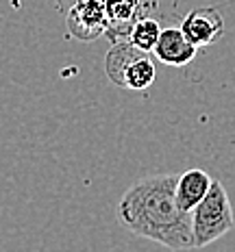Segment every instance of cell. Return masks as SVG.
Here are the masks:
<instances>
[{"mask_svg":"<svg viewBox=\"0 0 235 252\" xmlns=\"http://www.w3.org/2000/svg\"><path fill=\"white\" fill-rule=\"evenodd\" d=\"M176 174H155L131 185L118 204V218L133 235L168 250L194 248L192 213L176 202Z\"/></svg>","mask_w":235,"mask_h":252,"instance_id":"1","label":"cell"},{"mask_svg":"<svg viewBox=\"0 0 235 252\" xmlns=\"http://www.w3.org/2000/svg\"><path fill=\"white\" fill-rule=\"evenodd\" d=\"M235 224L233 207L229 200L227 189L220 181H213L211 189L202 202L192 211V233H194V248L201 250L213 244L229 233Z\"/></svg>","mask_w":235,"mask_h":252,"instance_id":"2","label":"cell"},{"mask_svg":"<svg viewBox=\"0 0 235 252\" xmlns=\"http://www.w3.org/2000/svg\"><path fill=\"white\" fill-rule=\"evenodd\" d=\"M64 15L67 35L83 44L96 41L107 31L104 0H76Z\"/></svg>","mask_w":235,"mask_h":252,"instance_id":"3","label":"cell"},{"mask_svg":"<svg viewBox=\"0 0 235 252\" xmlns=\"http://www.w3.org/2000/svg\"><path fill=\"white\" fill-rule=\"evenodd\" d=\"M107 9V31L104 37L111 44L131 41L135 24L146 18V2L144 0H104Z\"/></svg>","mask_w":235,"mask_h":252,"instance_id":"4","label":"cell"},{"mask_svg":"<svg viewBox=\"0 0 235 252\" xmlns=\"http://www.w3.org/2000/svg\"><path fill=\"white\" fill-rule=\"evenodd\" d=\"M181 31L196 46H211L224 35V18L216 7H196L183 18Z\"/></svg>","mask_w":235,"mask_h":252,"instance_id":"5","label":"cell"},{"mask_svg":"<svg viewBox=\"0 0 235 252\" xmlns=\"http://www.w3.org/2000/svg\"><path fill=\"white\" fill-rule=\"evenodd\" d=\"M153 52L157 59L166 63V65L183 67L194 61L198 48L185 37V33L181 29H164Z\"/></svg>","mask_w":235,"mask_h":252,"instance_id":"6","label":"cell"},{"mask_svg":"<svg viewBox=\"0 0 235 252\" xmlns=\"http://www.w3.org/2000/svg\"><path fill=\"white\" fill-rule=\"evenodd\" d=\"M211 183L213 178L198 167H192V170L179 174V181H176V202H179V207L183 211L192 213L209 193Z\"/></svg>","mask_w":235,"mask_h":252,"instance_id":"7","label":"cell"},{"mask_svg":"<svg viewBox=\"0 0 235 252\" xmlns=\"http://www.w3.org/2000/svg\"><path fill=\"white\" fill-rule=\"evenodd\" d=\"M142 55H144V50H139L137 46H133L131 41L111 44L107 57H104V72H107V78L116 87L124 89V74H127L129 65Z\"/></svg>","mask_w":235,"mask_h":252,"instance_id":"8","label":"cell"},{"mask_svg":"<svg viewBox=\"0 0 235 252\" xmlns=\"http://www.w3.org/2000/svg\"><path fill=\"white\" fill-rule=\"evenodd\" d=\"M155 76H157L155 63L148 57V52H144L142 57H137V59L129 65L127 74H124V89L144 92V89H148L155 83Z\"/></svg>","mask_w":235,"mask_h":252,"instance_id":"9","label":"cell"},{"mask_svg":"<svg viewBox=\"0 0 235 252\" xmlns=\"http://www.w3.org/2000/svg\"><path fill=\"white\" fill-rule=\"evenodd\" d=\"M159 35H161L159 22L153 18H142L135 24L133 33H131V44L137 46V48L144 52H153L157 41H159Z\"/></svg>","mask_w":235,"mask_h":252,"instance_id":"10","label":"cell"},{"mask_svg":"<svg viewBox=\"0 0 235 252\" xmlns=\"http://www.w3.org/2000/svg\"><path fill=\"white\" fill-rule=\"evenodd\" d=\"M55 2H57V9H59V13H66L67 9H70L72 4L76 2V0H55Z\"/></svg>","mask_w":235,"mask_h":252,"instance_id":"11","label":"cell"}]
</instances>
